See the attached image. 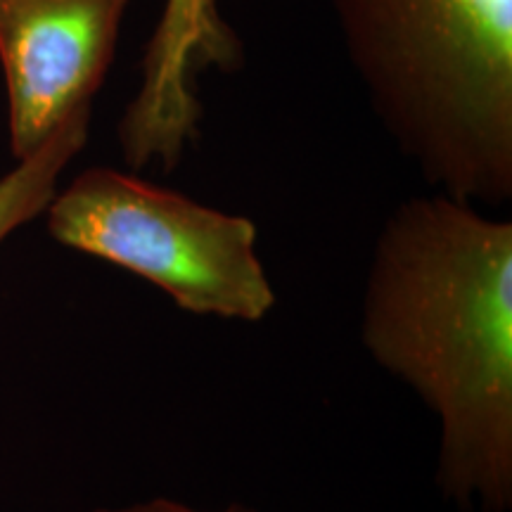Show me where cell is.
<instances>
[{
  "instance_id": "obj_7",
  "label": "cell",
  "mask_w": 512,
  "mask_h": 512,
  "mask_svg": "<svg viewBox=\"0 0 512 512\" xmlns=\"http://www.w3.org/2000/svg\"><path fill=\"white\" fill-rule=\"evenodd\" d=\"M93 512H259V510L249 508V505H242V503H233L223 510H197L185 503L171 501V498H152V501L131 503V505H124V508H98Z\"/></svg>"
},
{
  "instance_id": "obj_1",
  "label": "cell",
  "mask_w": 512,
  "mask_h": 512,
  "mask_svg": "<svg viewBox=\"0 0 512 512\" xmlns=\"http://www.w3.org/2000/svg\"><path fill=\"white\" fill-rule=\"evenodd\" d=\"M363 347L439 420L437 486L512 508V223L456 197L389 214L370 261Z\"/></svg>"
},
{
  "instance_id": "obj_5",
  "label": "cell",
  "mask_w": 512,
  "mask_h": 512,
  "mask_svg": "<svg viewBox=\"0 0 512 512\" xmlns=\"http://www.w3.org/2000/svg\"><path fill=\"white\" fill-rule=\"evenodd\" d=\"M240 64L242 43L223 19L221 0H164L140 62V86L117 126L128 169L174 171L200 138L197 76L235 72Z\"/></svg>"
},
{
  "instance_id": "obj_6",
  "label": "cell",
  "mask_w": 512,
  "mask_h": 512,
  "mask_svg": "<svg viewBox=\"0 0 512 512\" xmlns=\"http://www.w3.org/2000/svg\"><path fill=\"white\" fill-rule=\"evenodd\" d=\"M91 112L93 105L76 110L38 150L17 159L15 169L0 176V245L46 211L64 169L88 143Z\"/></svg>"
},
{
  "instance_id": "obj_4",
  "label": "cell",
  "mask_w": 512,
  "mask_h": 512,
  "mask_svg": "<svg viewBox=\"0 0 512 512\" xmlns=\"http://www.w3.org/2000/svg\"><path fill=\"white\" fill-rule=\"evenodd\" d=\"M133 0H0L10 150L24 159L107 79Z\"/></svg>"
},
{
  "instance_id": "obj_2",
  "label": "cell",
  "mask_w": 512,
  "mask_h": 512,
  "mask_svg": "<svg viewBox=\"0 0 512 512\" xmlns=\"http://www.w3.org/2000/svg\"><path fill=\"white\" fill-rule=\"evenodd\" d=\"M401 155L444 195L512 197V0H330Z\"/></svg>"
},
{
  "instance_id": "obj_3",
  "label": "cell",
  "mask_w": 512,
  "mask_h": 512,
  "mask_svg": "<svg viewBox=\"0 0 512 512\" xmlns=\"http://www.w3.org/2000/svg\"><path fill=\"white\" fill-rule=\"evenodd\" d=\"M50 235L145 278L178 309L259 323L275 290L247 216L207 207L136 174L93 166L46 207Z\"/></svg>"
}]
</instances>
